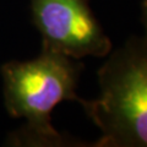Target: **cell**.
<instances>
[{
	"mask_svg": "<svg viewBox=\"0 0 147 147\" xmlns=\"http://www.w3.org/2000/svg\"><path fill=\"white\" fill-rule=\"evenodd\" d=\"M84 65L65 54L43 49L30 61H10L1 67L4 99L12 118H25L26 125L13 135V145H70L52 125L53 109L64 100L82 103L76 87Z\"/></svg>",
	"mask_w": 147,
	"mask_h": 147,
	"instance_id": "1",
	"label": "cell"
},
{
	"mask_svg": "<svg viewBox=\"0 0 147 147\" xmlns=\"http://www.w3.org/2000/svg\"><path fill=\"white\" fill-rule=\"evenodd\" d=\"M99 94L82 108L100 137L94 147H147V34L131 36L97 71Z\"/></svg>",
	"mask_w": 147,
	"mask_h": 147,
	"instance_id": "2",
	"label": "cell"
},
{
	"mask_svg": "<svg viewBox=\"0 0 147 147\" xmlns=\"http://www.w3.org/2000/svg\"><path fill=\"white\" fill-rule=\"evenodd\" d=\"M31 11L43 49L77 60L103 58L112 50V42L87 0H31Z\"/></svg>",
	"mask_w": 147,
	"mask_h": 147,
	"instance_id": "3",
	"label": "cell"
},
{
	"mask_svg": "<svg viewBox=\"0 0 147 147\" xmlns=\"http://www.w3.org/2000/svg\"><path fill=\"white\" fill-rule=\"evenodd\" d=\"M141 22L144 25L145 34H147V0H142L141 4Z\"/></svg>",
	"mask_w": 147,
	"mask_h": 147,
	"instance_id": "4",
	"label": "cell"
}]
</instances>
